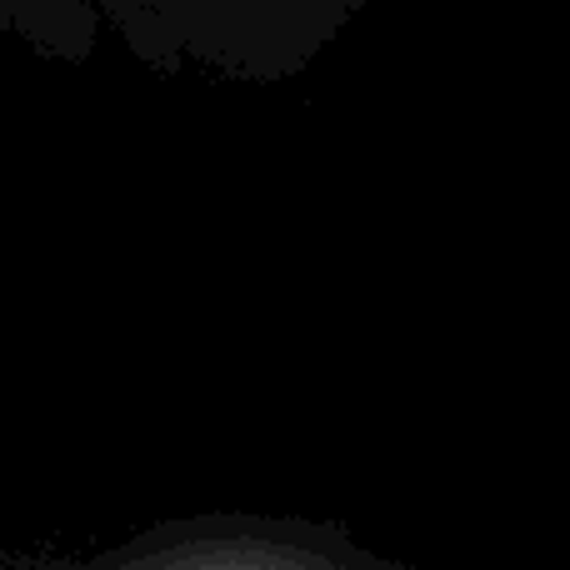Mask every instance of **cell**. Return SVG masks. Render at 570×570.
<instances>
[{
	"instance_id": "1",
	"label": "cell",
	"mask_w": 570,
	"mask_h": 570,
	"mask_svg": "<svg viewBox=\"0 0 570 570\" xmlns=\"http://www.w3.org/2000/svg\"><path fill=\"white\" fill-rule=\"evenodd\" d=\"M80 570H411L311 521L196 515L136 535Z\"/></svg>"
}]
</instances>
